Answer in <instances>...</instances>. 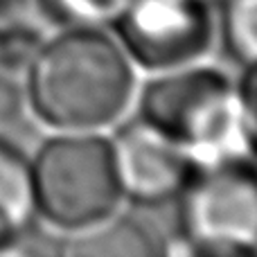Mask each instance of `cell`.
I'll use <instances>...</instances> for the list:
<instances>
[{"mask_svg":"<svg viewBox=\"0 0 257 257\" xmlns=\"http://www.w3.org/2000/svg\"><path fill=\"white\" fill-rule=\"evenodd\" d=\"M140 79L113 32L90 23L54 25L21 70L27 117L43 131H113Z\"/></svg>","mask_w":257,"mask_h":257,"instance_id":"cell-1","label":"cell"},{"mask_svg":"<svg viewBox=\"0 0 257 257\" xmlns=\"http://www.w3.org/2000/svg\"><path fill=\"white\" fill-rule=\"evenodd\" d=\"M30 160L32 221L59 239L126 208L111 131H45Z\"/></svg>","mask_w":257,"mask_h":257,"instance_id":"cell-2","label":"cell"},{"mask_svg":"<svg viewBox=\"0 0 257 257\" xmlns=\"http://www.w3.org/2000/svg\"><path fill=\"white\" fill-rule=\"evenodd\" d=\"M131 115L203 163L246 151L237 138L235 70L212 59L142 77Z\"/></svg>","mask_w":257,"mask_h":257,"instance_id":"cell-3","label":"cell"},{"mask_svg":"<svg viewBox=\"0 0 257 257\" xmlns=\"http://www.w3.org/2000/svg\"><path fill=\"white\" fill-rule=\"evenodd\" d=\"M176 208L178 235L165 239L163 255L255 257V154L228 151L203 163Z\"/></svg>","mask_w":257,"mask_h":257,"instance_id":"cell-4","label":"cell"},{"mask_svg":"<svg viewBox=\"0 0 257 257\" xmlns=\"http://www.w3.org/2000/svg\"><path fill=\"white\" fill-rule=\"evenodd\" d=\"M140 77L212 59L217 0H128L108 23Z\"/></svg>","mask_w":257,"mask_h":257,"instance_id":"cell-5","label":"cell"},{"mask_svg":"<svg viewBox=\"0 0 257 257\" xmlns=\"http://www.w3.org/2000/svg\"><path fill=\"white\" fill-rule=\"evenodd\" d=\"M126 205L156 208L176 203L203 160L142 124L133 115L111 131Z\"/></svg>","mask_w":257,"mask_h":257,"instance_id":"cell-6","label":"cell"},{"mask_svg":"<svg viewBox=\"0 0 257 257\" xmlns=\"http://www.w3.org/2000/svg\"><path fill=\"white\" fill-rule=\"evenodd\" d=\"M59 250L66 255H163L165 239L122 208L111 219L79 235L61 237Z\"/></svg>","mask_w":257,"mask_h":257,"instance_id":"cell-7","label":"cell"},{"mask_svg":"<svg viewBox=\"0 0 257 257\" xmlns=\"http://www.w3.org/2000/svg\"><path fill=\"white\" fill-rule=\"evenodd\" d=\"M217 50L235 68L257 63V0H217Z\"/></svg>","mask_w":257,"mask_h":257,"instance_id":"cell-8","label":"cell"},{"mask_svg":"<svg viewBox=\"0 0 257 257\" xmlns=\"http://www.w3.org/2000/svg\"><path fill=\"white\" fill-rule=\"evenodd\" d=\"M0 203L32 221V160L9 136H0Z\"/></svg>","mask_w":257,"mask_h":257,"instance_id":"cell-9","label":"cell"},{"mask_svg":"<svg viewBox=\"0 0 257 257\" xmlns=\"http://www.w3.org/2000/svg\"><path fill=\"white\" fill-rule=\"evenodd\" d=\"M50 25L63 23H90L108 25L128 0H34Z\"/></svg>","mask_w":257,"mask_h":257,"instance_id":"cell-10","label":"cell"},{"mask_svg":"<svg viewBox=\"0 0 257 257\" xmlns=\"http://www.w3.org/2000/svg\"><path fill=\"white\" fill-rule=\"evenodd\" d=\"M257 63L255 66L235 68V122H237V138L241 147L250 154H255V128H257Z\"/></svg>","mask_w":257,"mask_h":257,"instance_id":"cell-11","label":"cell"},{"mask_svg":"<svg viewBox=\"0 0 257 257\" xmlns=\"http://www.w3.org/2000/svg\"><path fill=\"white\" fill-rule=\"evenodd\" d=\"M25 99H23L21 77L0 68V136H7V128L14 122L25 117Z\"/></svg>","mask_w":257,"mask_h":257,"instance_id":"cell-12","label":"cell"},{"mask_svg":"<svg viewBox=\"0 0 257 257\" xmlns=\"http://www.w3.org/2000/svg\"><path fill=\"white\" fill-rule=\"evenodd\" d=\"M34 221H25L0 203V255L16 253L23 246V237Z\"/></svg>","mask_w":257,"mask_h":257,"instance_id":"cell-13","label":"cell"},{"mask_svg":"<svg viewBox=\"0 0 257 257\" xmlns=\"http://www.w3.org/2000/svg\"><path fill=\"white\" fill-rule=\"evenodd\" d=\"M3 3H5V0H0V5H3Z\"/></svg>","mask_w":257,"mask_h":257,"instance_id":"cell-14","label":"cell"}]
</instances>
